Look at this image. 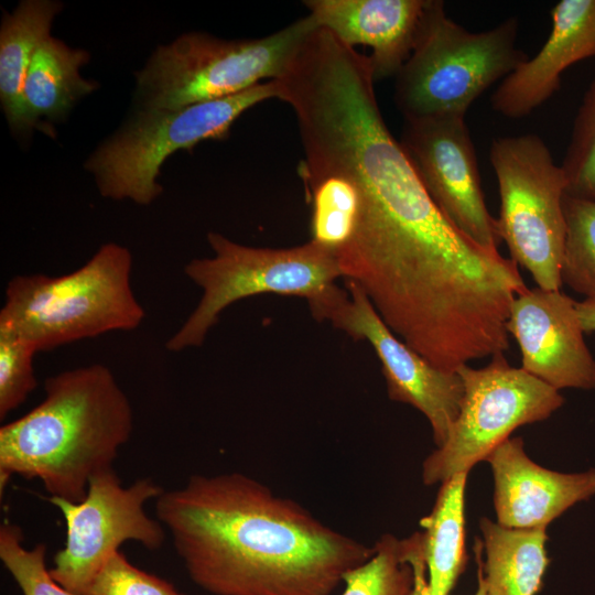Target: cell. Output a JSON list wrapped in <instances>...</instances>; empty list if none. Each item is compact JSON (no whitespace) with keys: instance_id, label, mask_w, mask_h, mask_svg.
<instances>
[{"instance_id":"obj_29","label":"cell","mask_w":595,"mask_h":595,"mask_svg":"<svg viewBox=\"0 0 595 595\" xmlns=\"http://www.w3.org/2000/svg\"><path fill=\"white\" fill-rule=\"evenodd\" d=\"M405 558L413 571V586L410 595H432L426 574L423 552V533L414 532L404 539ZM475 595H487L482 574L478 571V587Z\"/></svg>"},{"instance_id":"obj_21","label":"cell","mask_w":595,"mask_h":595,"mask_svg":"<svg viewBox=\"0 0 595 595\" xmlns=\"http://www.w3.org/2000/svg\"><path fill=\"white\" fill-rule=\"evenodd\" d=\"M467 475V472L457 473L441 483L431 513L420 520L432 595H448L467 563L464 517Z\"/></svg>"},{"instance_id":"obj_15","label":"cell","mask_w":595,"mask_h":595,"mask_svg":"<svg viewBox=\"0 0 595 595\" xmlns=\"http://www.w3.org/2000/svg\"><path fill=\"white\" fill-rule=\"evenodd\" d=\"M494 477L497 522L511 529H547L570 507L595 495V469L559 473L532 462L521 437L507 439L485 459Z\"/></svg>"},{"instance_id":"obj_7","label":"cell","mask_w":595,"mask_h":595,"mask_svg":"<svg viewBox=\"0 0 595 595\" xmlns=\"http://www.w3.org/2000/svg\"><path fill=\"white\" fill-rule=\"evenodd\" d=\"M275 79L229 97L176 109L140 108L87 159L85 169L99 193L115 201L151 204L163 191L158 176L165 160L178 150L191 151L205 140L228 136L248 109L279 99Z\"/></svg>"},{"instance_id":"obj_10","label":"cell","mask_w":595,"mask_h":595,"mask_svg":"<svg viewBox=\"0 0 595 595\" xmlns=\"http://www.w3.org/2000/svg\"><path fill=\"white\" fill-rule=\"evenodd\" d=\"M456 371L464 383L459 413L445 443L423 462L425 485L468 473L513 430L548 419L564 403L556 389L509 366L504 355L491 357L483 368L462 365Z\"/></svg>"},{"instance_id":"obj_3","label":"cell","mask_w":595,"mask_h":595,"mask_svg":"<svg viewBox=\"0 0 595 595\" xmlns=\"http://www.w3.org/2000/svg\"><path fill=\"white\" fill-rule=\"evenodd\" d=\"M45 397L0 428V490L13 475L40 479L52 497L82 501L90 477L112 466L133 429L130 401L105 365L47 377Z\"/></svg>"},{"instance_id":"obj_24","label":"cell","mask_w":595,"mask_h":595,"mask_svg":"<svg viewBox=\"0 0 595 595\" xmlns=\"http://www.w3.org/2000/svg\"><path fill=\"white\" fill-rule=\"evenodd\" d=\"M342 595H410L413 571L405 558L404 541L385 534L374 545L372 555L348 571Z\"/></svg>"},{"instance_id":"obj_18","label":"cell","mask_w":595,"mask_h":595,"mask_svg":"<svg viewBox=\"0 0 595 595\" xmlns=\"http://www.w3.org/2000/svg\"><path fill=\"white\" fill-rule=\"evenodd\" d=\"M474 551L487 595H536L549 565L545 529H511L482 518Z\"/></svg>"},{"instance_id":"obj_26","label":"cell","mask_w":595,"mask_h":595,"mask_svg":"<svg viewBox=\"0 0 595 595\" xmlns=\"http://www.w3.org/2000/svg\"><path fill=\"white\" fill-rule=\"evenodd\" d=\"M22 529L4 522L0 527V559L23 595H75L60 585L45 566L46 545L23 547Z\"/></svg>"},{"instance_id":"obj_28","label":"cell","mask_w":595,"mask_h":595,"mask_svg":"<svg viewBox=\"0 0 595 595\" xmlns=\"http://www.w3.org/2000/svg\"><path fill=\"white\" fill-rule=\"evenodd\" d=\"M84 595H180L173 584L133 566L117 551L91 580Z\"/></svg>"},{"instance_id":"obj_5","label":"cell","mask_w":595,"mask_h":595,"mask_svg":"<svg viewBox=\"0 0 595 595\" xmlns=\"http://www.w3.org/2000/svg\"><path fill=\"white\" fill-rule=\"evenodd\" d=\"M519 22L470 32L431 0L418 42L398 75L394 102L403 119L465 117L470 105L528 57L517 47Z\"/></svg>"},{"instance_id":"obj_22","label":"cell","mask_w":595,"mask_h":595,"mask_svg":"<svg viewBox=\"0 0 595 595\" xmlns=\"http://www.w3.org/2000/svg\"><path fill=\"white\" fill-rule=\"evenodd\" d=\"M312 204L311 241L334 255L354 238L360 219V194L337 173L301 174Z\"/></svg>"},{"instance_id":"obj_14","label":"cell","mask_w":595,"mask_h":595,"mask_svg":"<svg viewBox=\"0 0 595 595\" xmlns=\"http://www.w3.org/2000/svg\"><path fill=\"white\" fill-rule=\"evenodd\" d=\"M576 301L561 290L527 289L515 298L507 331L522 369L558 391L594 389L595 359L584 340Z\"/></svg>"},{"instance_id":"obj_25","label":"cell","mask_w":595,"mask_h":595,"mask_svg":"<svg viewBox=\"0 0 595 595\" xmlns=\"http://www.w3.org/2000/svg\"><path fill=\"white\" fill-rule=\"evenodd\" d=\"M560 165L566 178L567 195H595V76L576 113L571 140Z\"/></svg>"},{"instance_id":"obj_8","label":"cell","mask_w":595,"mask_h":595,"mask_svg":"<svg viewBox=\"0 0 595 595\" xmlns=\"http://www.w3.org/2000/svg\"><path fill=\"white\" fill-rule=\"evenodd\" d=\"M207 241L214 256L184 268L202 298L166 342L170 351L201 346L220 313L239 300L273 293L305 299L310 306L343 279L336 256L311 240L291 248L250 247L209 231Z\"/></svg>"},{"instance_id":"obj_11","label":"cell","mask_w":595,"mask_h":595,"mask_svg":"<svg viewBox=\"0 0 595 595\" xmlns=\"http://www.w3.org/2000/svg\"><path fill=\"white\" fill-rule=\"evenodd\" d=\"M162 488L149 478L123 487L112 466L98 470L88 483L82 501L60 497L48 501L60 509L66 523L65 547L54 558L51 576L75 595H84L94 576L129 540L156 550L165 540V528L148 516L144 505Z\"/></svg>"},{"instance_id":"obj_19","label":"cell","mask_w":595,"mask_h":595,"mask_svg":"<svg viewBox=\"0 0 595 595\" xmlns=\"http://www.w3.org/2000/svg\"><path fill=\"white\" fill-rule=\"evenodd\" d=\"M63 4L53 0H24L6 12L0 28V101L6 119L18 133L36 128L25 101L24 84L39 44L50 35Z\"/></svg>"},{"instance_id":"obj_2","label":"cell","mask_w":595,"mask_h":595,"mask_svg":"<svg viewBox=\"0 0 595 595\" xmlns=\"http://www.w3.org/2000/svg\"><path fill=\"white\" fill-rule=\"evenodd\" d=\"M192 581L214 595H329L374 552L241 473L192 475L155 499Z\"/></svg>"},{"instance_id":"obj_23","label":"cell","mask_w":595,"mask_h":595,"mask_svg":"<svg viewBox=\"0 0 595 595\" xmlns=\"http://www.w3.org/2000/svg\"><path fill=\"white\" fill-rule=\"evenodd\" d=\"M563 208L566 238L561 268L562 284L585 299L595 298V195L580 197L565 193Z\"/></svg>"},{"instance_id":"obj_1","label":"cell","mask_w":595,"mask_h":595,"mask_svg":"<svg viewBox=\"0 0 595 595\" xmlns=\"http://www.w3.org/2000/svg\"><path fill=\"white\" fill-rule=\"evenodd\" d=\"M327 167L360 194L356 234L335 253L343 279L392 333L445 371L504 354L511 303L528 289L518 264L445 217L388 126L348 133Z\"/></svg>"},{"instance_id":"obj_6","label":"cell","mask_w":595,"mask_h":595,"mask_svg":"<svg viewBox=\"0 0 595 595\" xmlns=\"http://www.w3.org/2000/svg\"><path fill=\"white\" fill-rule=\"evenodd\" d=\"M316 28L307 14L257 39L183 33L158 46L136 73L137 104L140 108L176 109L237 95L264 79H278Z\"/></svg>"},{"instance_id":"obj_17","label":"cell","mask_w":595,"mask_h":595,"mask_svg":"<svg viewBox=\"0 0 595 595\" xmlns=\"http://www.w3.org/2000/svg\"><path fill=\"white\" fill-rule=\"evenodd\" d=\"M550 15L543 46L506 76L491 96L493 109L504 117L530 115L558 90L567 67L595 56V0H561Z\"/></svg>"},{"instance_id":"obj_16","label":"cell","mask_w":595,"mask_h":595,"mask_svg":"<svg viewBox=\"0 0 595 595\" xmlns=\"http://www.w3.org/2000/svg\"><path fill=\"white\" fill-rule=\"evenodd\" d=\"M318 28L344 44L365 45L376 80L396 77L421 34L431 0H306Z\"/></svg>"},{"instance_id":"obj_12","label":"cell","mask_w":595,"mask_h":595,"mask_svg":"<svg viewBox=\"0 0 595 595\" xmlns=\"http://www.w3.org/2000/svg\"><path fill=\"white\" fill-rule=\"evenodd\" d=\"M315 305L311 313L328 321L354 339L366 340L380 360L390 399L408 403L425 415L433 440L441 447L458 416L464 383L457 371L431 365L386 325L367 295L345 281Z\"/></svg>"},{"instance_id":"obj_4","label":"cell","mask_w":595,"mask_h":595,"mask_svg":"<svg viewBox=\"0 0 595 595\" xmlns=\"http://www.w3.org/2000/svg\"><path fill=\"white\" fill-rule=\"evenodd\" d=\"M131 269L129 249L107 242L71 273L17 275L4 291L0 334L22 338L44 351L136 329L145 312L132 291Z\"/></svg>"},{"instance_id":"obj_30","label":"cell","mask_w":595,"mask_h":595,"mask_svg":"<svg viewBox=\"0 0 595 595\" xmlns=\"http://www.w3.org/2000/svg\"><path fill=\"white\" fill-rule=\"evenodd\" d=\"M580 323L584 333L595 332V298H587L576 303Z\"/></svg>"},{"instance_id":"obj_20","label":"cell","mask_w":595,"mask_h":595,"mask_svg":"<svg viewBox=\"0 0 595 595\" xmlns=\"http://www.w3.org/2000/svg\"><path fill=\"white\" fill-rule=\"evenodd\" d=\"M89 58L87 51L71 47L51 35L39 44L23 90L29 116L36 128H41L42 118L65 119L78 100L98 88V83L83 78L79 73Z\"/></svg>"},{"instance_id":"obj_27","label":"cell","mask_w":595,"mask_h":595,"mask_svg":"<svg viewBox=\"0 0 595 595\" xmlns=\"http://www.w3.org/2000/svg\"><path fill=\"white\" fill-rule=\"evenodd\" d=\"M35 347L26 340L0 334V419L21 405L37 386L33 369Z\"/></svg>"},{"instance_id":"obj_9","label":"cell","mask_w":595,"mask_h":595,"mask_svg":"<svg viewBox=\"0 0 595 595\" xmlns=\"http://www.w3.org/2000/svg\"><path fill=\"white\" fill-rule=\"evenodd\" d=\"M489 158L500 196L497 229L510 259L531 273L538 288L560 290L567 188L561 165L536 134L497 138Z\"/></svg>"},{"instance_id":"obj_13","label":"cell","mask_w":595,"mask_h":595,"mask_svg":"<svg viewBox=\"0 0 595 595\" xmlns=\"http://www.w3.org/2000/svg\"><path fill=\"white\" fill-rule=\"evenodd\" d=\"M399 141L445 217L480 247L498 250L497 220L485 202L465 117L404 120Z\"/></svg>"}]
</instances>
